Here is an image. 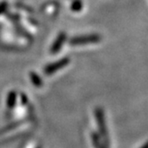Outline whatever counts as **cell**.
Returning <instances> with one entry per match:
<instances>
[{
  "label": "cell",
  "mask_w": 148,
  "mask_h": 148,
  "mask_svg": "<svg viewBox=\"0 0 148 148\" xmlns=\"http://www.w3.org/2000/svg\"><path fill=\"white\" fill-rule=\"evenodd\" d=\"M64 38H65V36H63V38L62 37L61 39H59V41L57 42V43H56V45L54 46V51H58L60 47H61V44L62 43V42H64Z\"/></svg>",
  "instance_id": "3"
},
{
  "label": "cell",
  "mask_w": 148,
  "mask_h": 148,
  "mask_svg": "<svg viewBox=\"0 0 148 148\" xmlns=\"http://www.w3.org/2000/svg\"><path fill=\"white\" fill-rule=\"evenodd\" d=\"M142 148H148V142H147V143H146V144H145Z\"/></svg>",
  "instance_id": "4"
},
{
  "label": "cell",
  "mask_w": 148,
  "mask_h": 148,
  "mask_svg": "<svg viewBox=\"0 0 148 148\" xmlns=\"http://www.w3.org/2000/svg\"><path fill=\"white\" fill-rule=\"evenodd\" d=\"M99 37L97 36H86V37H77L73 38L70 43L73 46L75 45H84V44H89V43H96L99 41Z\"/></svg>",
  "instance_id": "1"
},
{
  "label": "cell",
  "mask_w": 148,
  "mask_h": 148,
  "mask_svg": "<svg viewBox=\"0 0 148 148\" xmlns=\"http://www.w3.org/2000/svg\"><path fill=\"white\" fill-rule=\"evenodd\" d=\"M68 62H69V60L68 59H62V60H61L60 62H58L57 63H56V64H54V65L52 66V68L49 70V72L55 71L58 70V68H62V66L64 67Z\"/></svg>",
  "instance_id": "2"
}]
</instances>
